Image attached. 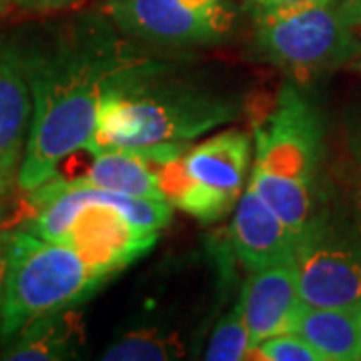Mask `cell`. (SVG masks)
Wrapping results in <instances>:
<instances>
[{
    "label": "cell",
    "mask_w": 361,
    "mask_h": 361,
    "mask_svg": "<svg viewBox=\"0 0 361 361\" xmlns=\"http://www.w3.org/2000/svg\"><path fill=\"white\" fill-rule=\"evenodd\" d=\"M8 47L32 94L30 133L16 175L18 189L30 193L56 179L63 161L89 147L106 82L137 56L104 14H85Z\"/></svg>",
    "instance_id": "6da1fadb"
},
{
    "label": "cell",
    "mask_w": 361,
    "mask_h": 361,
    "mask_svg": "<svg viewBox=\"0 0 361 361\" xmlns=\"http://www.w3.org/2000/svg\"><path fill=\"white\" fill-rule=\"evenodd\" d=\"M243 106L235 94L135 59L106 82L97 133L87 147L99 151H157L187 147L211 130L235 123Z\"/></svg>",
    "instance_id": "7a4b0ae2"
},
{
    "label": "cell",
    "mask_w": 361,
    "mask_h": 361,
    "mask_svg": "<svg viewBox=\"0 0 361 361\" xmlns=\"http://www.w3.org/2000/svg\"><path fill=\"white\" fill-rule=\"evenodd\" d=\"M35 215L26 231L65 243L115 275L155 245L173 219L163 199L130 197L73 179H52L28 193Z\"/></svg>",
    "instance_id": "3957f363"
},
{
    "label": "cell",
    "mask_w": 361,
    "mask_h": 361,
    "mask_svg": "<svg viewBox=\"0 0 361 361\" xmlns=\"http://www.w3.org/2000/svg\"><path fill=\"white\" fill-rule=\"evenodd\" d=\"M322 153L319 109L295 85L285 82L267 118L255 129V161L247 185L295 237L322 205Z\"/></svg>",
    "instance_id": "277c9868"
},
{
    "label": "cell",
    "mask_w": 361,
    "mask_h": 361,
    "mask_svg": "<svg viewBox=\"0 0 361 361\" xmlns=\"http://www.w3.org/2000/svg\"><path fill=\"white\" fill-rule=\"evenodd\" d=\"M113 277L65 243L13 231L0 305V339L30 322L82 303Z\"/></svg>",
    "instance_id": "5b68a950"
},
{
    "label": "cell",
    "mask_w": 361,
    "mask_h": 361,
    "mask_svg": "<svg viewBox=\"0 0 361 361\" xmlns=\"http://www.w3.org/2000/svg\"><path fill=\"white\" fill-rule=\"evenodd\" d=\"M251 147L247 133L227 129L183 151L159 167L165 199L195 219H223L243 193Z\"/></svg>",
    "instance_id": "8992f818"
},
{
    "label": "cell",
    "mask_w": 361,
    "mask_h": 361,
    "mask_svg": "<svg viewBox=\"0 0 361 361\" xmlns=\"http://www.w3.org/2000/svg\"><path fill=\"white\" fill-rule=\"evenodd\" d=\"M299 291L305 305L357 310L361 301V213L317 207L295 237Z\"/></svg>",
    "instance_id": "52a82bcc"
},
{
    "label": "cell",
    "mask_w": 361,
    "mask_h": 361,
    "mask_svg": "<svg viewBox=\"0 0 361 361\" xmlns=\"http://www.w3.org/2000/svg\"><path fill=\"white\" fill-rule=\"evenodd\" d=\"M253 23L257 51L293 75L353 65L360 54L357 30L349 25L337 0H319Z\"/></svg>",
    "instance_id": "ba28073f"
},
{
    "label": "cell",
    "mask_w": 361,
    "mask_h": 361,
    "mask_svg": "<svg viewBox=\"0 0 361 361\" xmlns=\"http://www.w3.org/2000/svg\"><path fill=\"white\" fill-rule=\"evenodd\" d=\"M103 14L125 37L157 47H211L235 26L231 0H103Z\"/></svg>",
    "instance_id": "9c48e42d"
},
{
    "label": "cell",
    "mask_w": 361,
    "mask_h": 361,
    "mask_svg": "<svg viewBox=\"0 0 361 361\" xmlns=\"http://www.w3.org/2000/svg\"><path fill=\"white\" fill-rule=\"evenodd\" d=\"M239 299L243 303L253 348L267 337L293 331L297 317L305 305L299 291L295 257L265 269L251 271Z\"/></svg>",
    "instance_id": "30bf717a"
},
{
    "label": "cell",
    "mask_w": 361,
    "mask_h": 361,
    "mask_svg": "<svg viewBox=\"0 0 361 361\" xmlns=\"http://www.w3.org/2000/svg\"><path fill=\"white\" fill-rule=\"evenodd\" d=\"M231 243L249 271H259L295 257V233L247 185L231 223Z\"/></svg>",
    "instance_id": "8fae6325"
},
{
    "label": "cell",
    "mask_w": 361,
    "mask_h": 361,
    "mask_svg": "<svg viewBox=\"0 0 361 361\" xmlns=\"http://www.w3.org/2000/svg\"><path fill=\"white\" fill-rule=\"evenodd\" d=\"M32 94L11 47H0V185L11 189L25 157Z\"/></svg>",
    "instance_id": "7c38bea8"
},
{
    "label": "cell",
    "mask_w": 361,
    "mask_h": 361,
    "mask_svg": "<svg viewBox=\"0 0 361 361\" xmlns=\"http://www.w3.org/2000/svg\"><path fill=\"white\" fill-rule=\"evenodd\" d=\"M293 331L303 337L323 361H355L361 357L357 310L303 305Z\"/></svg>",
    "instance_id": "4fadbf2b"
},
{
    "label": "cell",
    "mask_w": 361,
    "mask_h": 361,
    "mask_svg": "<svg viewBox=\"0 0 361 361\" xmlns=\"http://www.w3.org/2000/svg\"><path fill=\"white\" fill-rule=\"evenodd\" d=\"M20 337L2 357L13 361H56L77 355L82 323L75 307L54 311L23 327Z\"/></svg>",
    "instance_id": "5bb4252c"
},
{
    "label": "cell",
    "mask_w": 361,
    "mask_h": 361,
    "mask_svg": "<svg viewBox=\"0 0 361 361\" xmlns=\"http://www.w3.org/2000/svg\"><path fill=\"white\" fill-rule=\"evenodd\" d=\"M185 355V345L177 334L163 329H135L104 349L101 360L106 361H169Z\"/></svg>",
    "instance_id": "9a60e30c"
},
{
    "label": "cell",
    "mask_w": 361,
    "mask_h": 361,
    "mask_svg": "<svg viewBox=\"0 0 361 361\" xmlns=\"http://www.w3.org/2000/svg\"><path fill=\"white\" fill-rule=\"evenodd\" d=\"M251 334L245 322L241 299L227 311L213 329L205 360L209 361H243L251 355Z\"/></svg>",
    "instance_id": "2e32d148"
},
{
    "label": "cell",
    "mask_w": 361,
    "mask_h": 361,
    "mask_svg": "<svg viewBox=\"0 0 361 361\" xmlns=\"http://www.w3.org/2000/svg\"><path fill=\"white\" fill-rule=\"evenodd\" d=\"M249 360L263 361H323V357L295 331H285L255 343Z\"/></svg>",
    "instance_id": "e0dca14e"
},
{
    "label": "cell",
    "mask_w": 361,
    "mask_h": 361,
    "mask_svg": "<svg viewBox=\"0 0 361 361\" xmlns=\"http://www.w3.org/2000/svg\"><path fill=\"white\" fill-rule=\"evenodd\" d=\"M319 0H243L245 8L251 13L253 20L255 18H263V16H271V14L287 13L305 4H313Z\"/></svg>",
    "instance_id": "ac0fdd59"
},
{
    "label": "cell",
    "mask_w": 361,
    "mask_h": 361,
    "mask_svg": "<svg viewBox=\"0 0 361 361\" xmlns=\"http://www.w3.org/2000/svg\"><path fill=\"white\" fill-rule=\"evenodd\" d=\"M345 139H348L349 153L353 157V163L361 177V111L349 113L345 123Z\"/></svg>",
    "instance_id": "d6986e66"
},
{
    "label": "cell",
    "mask_w": 361,
    "mask_h": 361,
    "mask_svg": "<svg viewBox=\"0 0 361 361\" xmlns=\"http://www.w3.org/2000/svg\"><path fill=\"white\" fill-rule=\"evenodd\" d=\"M80 0H14L16 6L32 13H56L78 4Z\"/></svg>",
    "instance_id": "ffe728a7"
},
{
    "label": "cell",
    "mask_w": 361,
    "mask_h": 361,
    "mask_svg": "<svg viewBox=\"0 0 361 361\" xmlns=\"http://www.w3.org/2000/svg\"><path fill=\"white\" fill-rule=\"evenodd\" d=\"M11 239H13V231H0V305H2V289H4V275H6Z\"/></svg>",
    "instance_id": "44dd1931"
},
{
    "label": "cell",
    "mask_w": 361,
    "mask_h": 361,
    "mask_svg": "<svg viewBox=\"0 0 361 361\" xmlns=\"http://www.w3.org/2000/svg\"><path fill=\"white\" fill-rule=\"evenodd\" d=\"M337 4L349 25L357 30L361 26V0H337Z\"/></svg>",
    "instance_id": "7402d4cb"
},
{
    "label": "cell",
    "mask_w": 361,
    "mask_h": 361,
    "mask_svg": "<svg viewBox=\"0 0 361 361\" xmlns=\"http://www.w3.org/2000/svg\"><path fill=\"white\" fill-rule=\"evenodd\" d=\"M14 0H0V16H4V14L8 13L11 8H13Z\"/></svg>",
    "instance_id": "603a6c76"
},
{
    "label": "cell",
    "mask_w": 361,
    "mask_h": 361,
    "mask_svg": "<svg viewBox=\"0 0 361 361\" xmlns=\"http://www.w3.org/2000/svg\"><path fill=\"white\" fill-rule=\"evenodd\" d=\"M357 39H360V54H357V59H355V63H353V65L361 66V26L357 28Z\"/></svg>",
    "instance_id": "cb8c5ba5"
},
{
    "label": "cell",
    "mask_w": 361,
    "mask_h": 361,
    "mask_svg": "<svg viewBox=\"0 0 361 361\" xmlns=\"http://www.w3.org/2000/svg\"><path fill=\"white\" fill-rule=\"evenodd\" d=\"M6 191H8V189H6V187H4V185H0V193H4V195H6Z\"/></svg>",
    "instance_id": "d4e9b609"
},
{
    "label": "cell",
    "mask_w": 361,
    "mask_h": 361,
    "mask_svg": "<svg viewBox=\"0 0 361 361\" xmlns=\"http://www.w3.org/2000/svg\"><path fill=\"white\" fill-rule=\"evenodd\" d=\"M357 313H360V322H361V301H360V305H357Z\"/></svg>",
    "instance_id": "484cf974"
},
{
    "label": "cell",
    "mask_w": 361,
    "mask_h": 361,
    "mask_svg": "<svg viewBox=\"0 0 361 361\" xmlns=\"http://www.w3.org/2000/svg\"><path fill=\"white\" fill-rule=\"evenodd\" d=\"M360 360H361V357H360Z\"/></svg>",
    "instance_id": "4316f807"
}]
</instances>
